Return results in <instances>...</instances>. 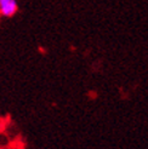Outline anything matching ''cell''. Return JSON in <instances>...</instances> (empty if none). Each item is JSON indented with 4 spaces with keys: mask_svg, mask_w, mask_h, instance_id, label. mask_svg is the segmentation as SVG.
<instances>
[{
    "mask_svg": "<svg viewBox=\"0 0 148 149\" xmlns=\"http://www.w3.org/2000/svg\"><path fill=\"white\" fill-rule=\"evenodd\" d=\"M18 11L17 0H0V16L12 17Z\"/></svg>",
    "mask_w": 148,
    "mask_h": 149,
    "instance_id": "obj_1",
    "label": "cell"
}]
</instances>
